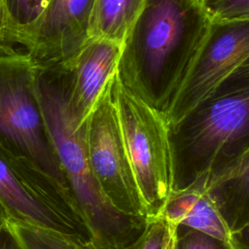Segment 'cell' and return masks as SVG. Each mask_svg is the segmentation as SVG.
I'll use <instances>...</instances> for the list:
<instances>
[{"mask_svg":"<svg viewBox=\"0 0 249 249\" xmlns=\"http://www.w3.org/2000/svg\"><path fill=\"white\" fill-rule=\"evenodd\" d=\"M175 189L249 147V55L171 129Z\"/></svg>","mask_w":249,"mask_h":249,"instance_id":"obj_3","label":"cell"},{"mask_svg":"<svg viewBox=\"0 0 249 249\" xmlns=\"http://www.w3.org/2000/svg\"><path fill=\"white\" fill-rule=\"evenodd\" d=\"M0 249H25L9 223L0 228Z\"/></svg>","mask_w":249,"mask_h":249,"instance_id":"obj_20","label":"cell"},{"mask_svg":"<svg viewBox=\"0 0 249 249\" xmlns=\"http://www.w3.org/2000/svg\"><path fill=\"white\" fill-rule=\"evenodd\" d=\"M231 249H249V218L231 231Z\"/></svg>","mask_w":249,"mask_h":249,"instance_id":"obj_19","label":"cell"},{"mask_svg":"<svg viewBox=\"0 0 249 249\" xmlns=\"http://www.w3.org/2000/svg\"><path fill=\"white\" fill-rule=\"evenodd\" d=\"M94 0H51L25 53L36 67L74 59L89 40Z\"/></svg>","mask_w":249,"mask_h":249,"instance_id":"obj_9","label":"cell"},{"mask_svg":"<svg viewBox=\"0 0 249 249\" xmlns=\"http://www.w3.org/2000/svg\"><path fill=\"white\" fill-rule=\"evenodd\" d=\"M36 88L50 136L72 196L85 218L95 249L120 248L136 239L147 219L118 211L102 193L88 158L86 120L78 124L70 108V61L35 66Z\"/></svg>","mask_w":249,"mask_h":249,"instance_id":"obj_2","label":"cell"},{"mask_svg":"<svg viewBox=\"0 0 249 249\" xmlns=\"http://www.w3.org/2000/svg\"><path fill=\"white\" fill-rule=\"evenodd\" d=\"M208 186L232 231L249 218V147L209 171Z\"/></svg>","mask_w":249,"mask_h":249,"instance_id":"obj_12","label":"cell"},{"mask_svg":"<svg viewBox=\"0 0 249 249\" xmlns=\"http://www.w3.org/2000/svg\"><path fill=\"white\" fill-rule=\"evenodd\" d=\"M162 216L177 227L201 231L231 248V230L209 189L206 172L189 184L176 188L167 201Z\"/></svg>","mask_w":249,"mask_h":249,"instance_id":"obj_11","label":"cell"},{"mask_svg":"<svg viewBox=\"0 0 249 249\" xmlns=\"http://www.w3.org/2000/svg\"><path fill=\"white\" fill-rule=\"evenodd\" d=\"M145 0H94L89 37L122 44Z\"/></svg>","mask_w":249,"mask_h":249,"instance_id":"obj_13","label":"cell"},{"mask_svg":"<svg viewBox=\"0 0 249 249\" xmlns=\"http://www.w3.org/2000/svg\"><path fill=\"white\" fill-rule=\"evenodd\" d=\"M177 249H231L226 243L201 231L177 227Z\"/></svg>","mask_w":249,"mask_h":249,"instance_id":"obj_18","label":"cell"},{"mask_svg":"<svg viewBox=\"0 0 249 249\" xmlns=\"http://www.w3.org/2000/svg\"><path fill=\"white\" fill-rule=\"evenodd\" d=\"M112 80L86 119L89 161L102 193L118 211L148 219L122 137Z\"/></svg>","mask_w":249,"mask_h":249,"instance_id":"obj_7","label":"cell"},{"mask_svg":"<svg viewBox=\"0 0 249 249\" xmlns=\"http://www.w3.org/2000/svg\"><path fill=\"white\" fill-rule=\"evenodd\" d=\"M211 22L195 0H145L121 44L117 79L165 115Z\"/></svg>","mask_w":249,"mask_h":249,"instance_id":"obj_1","label":"cell"},{"mask_svg":"<svg viewBox=\"0 0 249 249\" xmlns=\"http://www.w3.org/2000/svg\"><path fill=\"white\" fill-rule=\"evenodd\" d=\"M121 44L89 38L77 56L70 61L73 81L70 108L78 124L85 122L109 80L116 73Z\"/></svg>","mask_w":249,"mask_h":249,"instance_id":"obj_10","label":"cell"},{"mask_svg":"<svg viewBox=\"0 0 249 249\" xmlns=\"http://www.w3.org/2000/svg\"><path fill=\"white\" fill-rule=\"evenodd\" d=\"M0 201L12 222L54 231L93 244L90 230L69 190L2 145Z\"/></svg>","mask_w":249,"mask_h":249,"instance_id":"obj_6","label":"cell"},{"mask_svg":"<svg viewBox=\"0 0 249 249\" xmlns=\"http://www.w3.org/2000/svg\"><path fill=\"white\" fill-rule=\"evenodd\" d=\"M249 55V18L213 20L198 53L165 114L170 128L208 98Z\"/></svg>","mask_w":249,"mask_h":249,"instance_id":"obj_8","label":"cell"},{"mask_svg":"<svg viewBox=\"0 0 249 249\" xmlns=\"http://www.w3.org/2000/svg\"><path fill=\"white\" fill-rule=\"evenodd\" d=\"M9 221H10V218H9L8 212L5 209V207L2 204V202L0 201V228L8 225Z\"/></svg>","mask_w":249,"mask_h":249,"instance_id":"obj_23","label":"cell"},{"mask_svg":"<svg viewBox=\"0 0 249 249\" xmlns=\"http://www.w3.org/2000/svg\"><path fill=\"white\" fill-rule=\"evenodd\" d=\"M195 1H196L197 3H199V4L203 5V3H204V1H205V0H195Z\"/></svg>","mask_w":249,"mask_h":249,"instance_id":"obj_24","label":"cell"},{"mask_svg":"<svg viewBox=\"0 0 249 249\" xmlns=\"http://www.w3.org/2000/svg\"><path fill=\"white\" fill-rule=\"evenodd\" d=\"M25 249H95L92 243L70 237L60 232L9 221Z\"/></svg>","mask_w":249,"mask_h":249,"instance_id":"obj_15","label":"cell"},{"mask_svg":"<svg viewBox=\"0 0 249 249\" xmlns=\"http://www.w3.org/2000/svg\"><path fill=\"white\" fill-rule=\"evenodd\" d=\"M166 222H167V235H166V239L162 249H177V226L167 220Z\"/></svg>","mask_w":249,"mask_h":249,"instance_id":"obj_22","label":"cell"},{"mask_svg":"<svg viewBox=\"0 0 249 249\" xmlns=\"http://www.w3.org/2000/svg\"><path fill=\"white\" fill-rule=\"evenodd\" d=\"M16 50H14L7 41L6 35V26H5V15L3 9L2 0H0V54H14L18 53Z\"/></svg>","mask_w":249,"mask_h":249,"instance_id":"obj_21","label":"cell"},{"mask_svg":"<svg viewBox=\"0 0 249 249\" xmlns=\"http://www.w3.org/2000/svg\"><path fill=\"white\" fill-rule=\"evenodd\" d=\"M203 7L213 20L249 18V0H205Z\"/></svg>","mask_w":249,"mask_h":249,"instance_id":"obj_17","label":"cell"},{"mask_svg":"<svg viewBox=\"0 0 249 249\" xmlns=\"http://www.w3.org/2000/svg\"><path fill=\"white\" fill-rule=\"evenodd\" d=\"M50 1L2 0L7 41L14 50L18 52L15 46L19 45L26 51L36 24Z\"/></svg>","mask_w":249,"mask_h":249,"instance_id":"obj_14","label":"cell"},{"mask_svg":"<svg viewBox=\"0 0 249 249\" xmlns=\"http://www.w3.org/2000/svg\"><path fill=\"white\" fill-rule=\"evenodd\" d=\"M167 235V222L163 216L148 218L143 231L129 244L109 249H162Z\"/></svg>","mask_w":249,"mask_h":249,"instance_id":"obj_16","label":"cell"},{"mask_svg":"<svg viewBox=\"0 0 249 249\" xmlns=\"http://www.w3.org/2000/svg\"><path fill=\"white\" fill-rule=\"evenodd\" d=\"M0 145L69 190L38 96L35 65L22 53L0 54Z\"/></svg>","mask_w":249,"mask_h":249,"instance_id":"obj_5","label":"cell"},{"mask_svg":"<svg viewBox=\"0 0 249 249\" xmlns=\"http://www.w3.org/2000/svg\"><path fill=\"white\" fill-rule=\"evenodd\" d=\"M112 89L122 137L146 216L160 217L175 190L169 123L160 110L123 87L116 73Z\"/></svg>","mask_w":249,"mask_h":249,"instance_id":"obj_4","label":"cell"}]
</instances>
